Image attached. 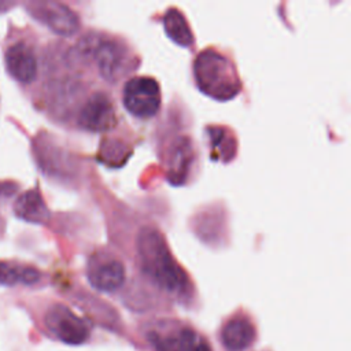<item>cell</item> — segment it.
<instances>
[{"label": "cell", "mask_w": 351, "mask_h": 351, "mask_svg": "<svg viewBox=\"0 0 351 351\" xmlns=\"http://www.w3.org/2000/svg\"><path fill=\"white\" fill-rule=\"evenodd\" d=\"M138 263L144 274L163 292L174 298H186L191 282L186 273L173 258L162 233L151 226L143 228L136 241Z\"/></svg>", "instance_id": "6da1fadb"}, {"label": "cell", "mask_w": 351, "mask_h": 351, "mask_svg": "<svg viewBox=\"0 0 351 351\" xmlns=\"http://www.w3.org/2000/svg\"><path fill=\"white\" fill-rule=\"evenodd\" d=\"M193 75L197 88L215 100L233 99L241 89L232 62L214 49H204L196 56Z\"/></svg>", "instance_id": "7a4b0ae2"}, {"label": "cell", "mask_w": 351, "mask_h": 351, "mask_svg": "<svg viewBox=\"0 0 351 351\" xmlns=\"http://www.w3.org/2000/svg\"><path fill=\"white\" fill-rule=\"evenodd\" d=\"M152 351H214L210 341L192 325L178 319H155L144 329Z\"/></svg>", "instance_id": "3957f363"}, {"label": "cell", "mask_w": 351, "mask_h": 351, "mask_svg": "<svg viewBox=\"0 0 351 351\" xmlns=\"http://www.w3.org/2000/svg\"><path fill=\"white\" fill-rule=\"evenodd\" d=\"M122 100L132 115L151 118L160 107V86L152 77H133L123 86Z\"/></svg>", "instance_id": "277c9868"}, {"label": "cell", "mask_w": 351, "mask_h": 351, "mask_svg": "<svg viewBox=\"0 0 351 351\" xmlns=\"http://www.w3.org/2000/svg\"><path fill=\"white\" fill-rule=\"evenodd\" d=\"M44 322L56 339L67 344H82L90 335L88 322L62 303H55L47 310Z\"/></svg>", "instance_id": "5b68a950"}, {"label": "cell", "mask_w": 351, "mask_h": 351, "mask_svg": "<svg viewBox=\"0 0 351 351\" xmlns=\"http://www.w3.org/2000/svg\"><path fill=\"white\" fill-rule=\"evenodd\" d=\"M89 284L100 292H115L126 280L125 265L107 252L93 254L86 263Z\"/></svg>", "instance_id": "8992f818"}, {"label": "cell", "mask_w": 351, "mask_h": 351, "mask_svg": "<svg viewBox=\"0 0 351 351\" xmlns=\"http://www.w3.org/2000/svg\"><path fill=\"white\" fill-rule=\"evenodd\" d=\"M78 125L89 132L112 129L117 125V114L110 96L104 92L92 93L80 110Z\"/></svg>", "instance_id": "52a82bcc"}, {"label": "cell", "mask_w": 351, "mask_h": 351, "mask_svg": "<svg viewBox=\"0 0 351 351\" xmlns=\"http://www.w3.org/2000/svg\"><path fill=\"white\" fill-rule=\"evenodd\" d=\"M29 12L53 33L73 36L78 27V16L64 4L56 1H38L29 4Z\"/></svg>", "instance_id": "ba28073f"}, {"label": "cell", "mask_w": 351, "mask_h": 351, "mask_svg": "<svg viewBox=\"0 0 351 351\" xmlns=\"http://www.w3.org/2000/svg\"><path fill=\"white\" fill-rule=\"evenodd\" d=\"M219 340L226 351H245L256 340L255 325L247 315L234 314L223 322Z\"/></svg>", "instance_id": "9c48e42d"}, {"label": "cell", "mask_w": 351, "mask_h": 351, "mask_svg": "<svg viewBox=\"0 0 351 351\" xmlns=\"http://www.w3.org/2000/svg\"><path fill=\"white\" fill-rule=\"evenodd\" d=\"M5 69L22 84L32 82L37 75V59L33 49L25 43H15L5 49Z\"/></svg>", "instance_id": "30bf717a"}, {"label": "cell", "mask_w": 351, "mask_h": 351, "mask_svg": "<svg viewBox=\"0 0 351 351\" xmlns=\"http://www.w3.org/2000/svg\"><path fill=\"white\" fill-rule=\"evenodd\" d=\"M195 151L188 137H177L169 149L167 156V176L176 184H184L188 171L193 163Z\"/></svg>", "instance_id": "8fae6325"}, {"label": "cell", "mask_w": 351, "mask_h": 351, "mask_svg": "<svg viewBox=\"0 0 351 351\" xmlns=\"http://www.w3.org/2000/svg\"><path fill=\"white\" fill-rule=\"evenodd\" d=\"M90 51L95 53L99 71L104 78L115 80L123 73L128 55L121 44L114 41H104L95 48L92 47Z\"/></svg>", "instance_id": "7c38bea8"}, {"label": "cell", "mask_w": 351, "mask_h": 351, "mask_svg": "<svg viewBox=\"0 0 351 351\" xmlns=\"http://www.w3.org/2000/svg\"><path fill=\"white\" fill-rule=\"evenodd\" d=\"M14 213L18 218L32 223H44L49 218L48 207L37 188L23 192L16 199Z\"/></svg>", "instance_id": "4fadbf2b"}, {"label": "cell", "mask_w": 351, "mask_h": 351, "mask_svg": "<svg viewBox=\"0 0 351 351\" xmlns=\"http://www.w3.org/2000/svg\"><path fill=\"white\" fill-rule=\"evenodd\" d=\"M40 277H41V273L33 266L0 261V284L1 285H7V287H12L16 284L32 285L38 282Z\"/></svg>", "instance_id": "5bb4252c"}, {"label": "cell", "mask_w": 351, "mask_h": 351, "mask_svg": "<svg viewBox=\"0 0 351 351\" xmlns=\"http://www.w3.org/2000/svg\"><path fill=\"white\" fill-rule=\"evenodd\" d=\"M163 27L169 38L181 47H191L193 36L185 16L176 8H170L163 18Z\"/></svg>", "instance_id": "9a60e30c"}, {"label": "cell", "mask_w": 351, "mask_h": 351, "mask_svg": "<svg viewBox=\"0 0 351 351\" xmlns=\"http://www.w3.org/2000/svg\"><path fill=\"white\" fill-rule=\"evenodd\" d=\"M207 136L210 137L213 154H218V159L229 160L234 154V140L222 128L207 129Z\"/></svg>", "instance_id": "2e32d148"}]
</instances>
